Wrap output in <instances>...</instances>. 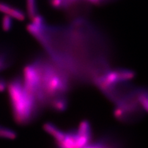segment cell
I'll return each instance as SVG.
<instances>
[{"mask_svg": "<svg viewBox=\"0 0 148 148\" xmlns=\"http://www.w3.org/2000/svg\"><path fill=\"white\" fill-rule=\"evenodd\" d=\"M12 51L6 47H0V73L9 68L14 60Z\"/></svg>", "mask_w": 148, "mask_h": 148, "instance_id": "obj_8", "label": "cell"}, {"mask_svg": "<svg viewBox=\"0 0 148 148\" xmlns=\"http://www.w3.org/2000/svg\"><path fill=\"white\" fill-rule=\"evenodd\" d=\"M69 27V74L74 81L93 84L111 69L109 40L87 19L72 21Z\"/></svg>", "mask_w": 148, "mask_h": 148, "instance_id": "obj_1", "label": "cell"}, {"mask_svg": "<svg viewBox=\"0 0 148 148\" xmlns=\"http://www.w3.org/2000/svg\"><path fill=\"white\" fill-rule=\"evenodd\" d=\"M0 13L19 21H23L25 18L24 12L20 8L2 1H0Z\"/></svg>", "mask_w": 148, "mask_h": 148, "instance_id": "obj_7", "label": "cell"}, {"mask_svg": "<svg viewBox=\"0 0 148 148\" xmlns=\"http://www.w3.org/2000/svg\"><path fill=\"white\" fill-rule=\"evenodd\" d=\"M84 148H126L119 138L111 134H106Z\"/></svg>", "mask_w": 148, "mask_h": 148, "instance_id": "obj_6", "label": "cell"}, {"mask_svg": "<svg viewBox=\"0 0 148 148\" xmlns=\"http://www.w3.org/2000/svg\"><path fill=\"white\" fill-rule=\"evenodd\" d=\"M147 90L138 87L126 99L115 104L114 115L119 121L133 123L140 120L148 111Z\"/></svg>", "mask_w": 148, "mask_h": 148, "instance_id": "obj_3", "label": "cell"}, {"mask_svg": "<svg viewBox=\"0 0 148 148\" xmlns=\"http://www.w3.org/2000/svg\"><path fill=\"white\" fill-rule=\"evenodd\" d=\"M8 81L5 78L0 76V93H2L7 90Z\"/></svg>", "mask_w": 148, "mask_h": 148, "instance_id": "obj_12", "label": "cell"}, {"mask_svg": "<svg viewBox=\"0 0 148 148\" xmlns=\"http://www.w3.org/2000/svg\"><path fill=\"white\" fill-rule=\"evenodd\" d=\"M137 87L132 81H123L108 85L100 90L108 99L117 104L131 95Z\"/></svg>", "mask_w": 148, "mask_h": 148, "instance_id": "obj_5", "label": "cell"}, {"mask_svg": "<svg viewBox=\"0 0 148 148\" xmlns=\"http://www.w3.org/2000/svg\"><path fill=\"white\" fill-rule=\"evenodd\" d=\"M17 137V133L9 127L0 125V138L13 140Z\"/></svg>", "mask_w": 148, "mask_h": 148, "instance_id": "obj_10", "label": "cell"}, {"mask_svg": "<svg viewBox=\"0 0 148 148\" xmlns=\"http://www.w3.org/2000/svg\"><path fill=\"white\" fill-rule=\"evenodd\" d=\"M7 90L13 118L19 125L34 121L43 110L35 97L25 88L21 77L8 82Z\"/></svg>", "mask_w": 148, "mask_h": 148, "instance_id": "obj_2", "label": "cell"}, {"mask_svg": "<svg viewBox=\"0 0 148 148\" xmlns=\"http://www.w3.org/2000/svg\"><path fill=\"white\" fill-rule=\"evenodd\" d=\"M93 138V129L88 120H83L78 127L64 132L62 140L57 148H84L88 145Z\"/></svg>", "mask_w": 148, "mask_h": 148, "instance_id": "obj_4", "label": "cell"}, {"mask_svg": "<svg viewBox=\"0 0 148 148\" xmlns=\"http://www.w3.org/2000/svg\"><path fill=\"white\" fill-rule=\"evenodd\" d=\"M13 27V18L10 16L4 14L1 19V27L3 32H8L11 31Z\"/></svg>", "mask_w": 148, "mask_h": 148, "instance_id": "obj_11", "label": "cell"}, {"mask_svg": "<svg viewBox=\"0 0 148 148\" xmlns=\"http://www.w3.org/2000/svg\"><path fill=\"white\" fill-rule=\"evenodd\" d=\"M26 5L27 14L29 18L32 19L34 17L39 14L37 0H26Z\"/></svg>", "mask_w": 148, "mask_h": 148, "instance_id": "obj_9", "label": "cell"}]
</instances>
